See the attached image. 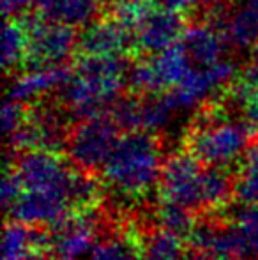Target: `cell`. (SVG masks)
<instances>
[{"instance_id": "6da1fadb", "label": "cell", "mask_w": 258, "mask_h": 260, "mask_svg": "<svg viewBox=\"0 0 258 260\" xmlns=\"http://www.w3.org/2000/svg\"><path fill=\"white\" fill-rule=\"evenodd\" d=\"M129 58L122 55L72 57V76L62 87V101L78 120L106 115L126 87Z\"/></svg>"}, {"instance_id": "7a4b0ae2", "label": "cell", "mask_w": 258, "mask_h": 260, "mask_svg": "<svg viewBox=\"0 0 258 260\" xmlns=\"http://www.w3.org/2000/svg\"><path fill=\"white\" fill-rule=\"evenodd\" d=\"M227 106L223 92L205 101L186 135V151L207 167L225 168L246 156L256 131L248 120L228 119Z\"/></svg>"}, {"instance_id": "3957f363", "label": "cell", "mask_w": 258, "mask_h": 260, "mask_svg": "<svg viewBox=\"0 0 258 260\" xmlns=\"http://www.w3.org/2000/svg\"><path fill=\"white\" fill-rule=\"evenodd\" d=\"M161 168V149L156 135L133 131L121 137L101 170L104 181L117 193L141 197L159 181Z\"/></svg>"}, {"instance_id": "277c9868", "label": "cell", "mask_w": 258, "mask_h": 260, "mask_svg": "<svg viewBox=\"0 0 258 260\" xmlns=\"http://www.w3.org/2000/svg\"><path fill=\"white\" fill-rule=\"evenodd\" d=\"M16 20H20L27 28L23 71L60 66L72 58L78 41V28L48 21L34 9L27 11Z\"/></svg>"}, {"instance_id": "5b68a950", "label": "cell", "mask_w": 258, "mask_h": 260, "mask_svg": "<svg viewBox=\"0 0 258 260\" xmlns=\"http://www.w3.org/2000/svg\"><path fill=\"white\" fill-rule=\"evenodd\" d=\"M119 131L121 129L117 124L108 115L78 120L67 142V152L72 165L90 174L103 168L121 140Z\"/></svg>"}, {"instance_id": "8992f818", "label": "cell", "mask_w": 258, "mask_h": 260, "mask_svg": "<svg viewBox=\"0 0 258 260\" xmlns=\"http://www.w3.org/2000/svg\"><path fill=\"white\" fill-rule=\"evenodd\" d=\"M203 170L205 165L188 151L166 157L159 175L161 200L190 211L203 209Z\"/></svg>"}, {"instance_id": "52a82bcc", "label": "cell", "mask_w": 258, "mask_h": 260, "mask_svg": "<svg viewBox=\"0 0 258 260\" xmlns=\"http://www.w3.org/2000/svg\"><path fill=\"white\" fill-rule=\"evenodd\" d=\"M235 76V66L230 62H217L207 68H191L179 85L165 92V100L173 112L203 105L214 92L223 90Z\"/></svg>"}, {"instance_id": "ba28073f", "label": "cell", "mask_w": 258, "mask_h": 260, "mask_svg": "<svg viewBox=\"0 0 258 260\" xmlns=\"http://www.w3.org/2000/svg\"><path fill=\"white\" fill-rule=\"evenodd\" d=\"M90 55H122L133 60L136 55V34L117 20L103 14L87 27L80 28L72 57Z\"/></svg>"}, {"instance_id": "9c48e42d", "label": "cell", "mask_w": 258, "mask_h": 260, "mask_svg": "<svg viewBox=\"0 0 258 260\" xmlns=\"http://www.w3.org/2000/svg\"><path fill=\"white\" fill-rule=\"evenodd\" d=\"M97 218L92 211L69 214L50 232V251L55 260H85L96 246Z\"/></svg>"}, {"instance_id": "30bf717a", "label": "cell", "mask_w": 258, "mask_h": 260, "mask_svg": "<svg viewBox=\"0 0 258 260\" xmlns=\"http://www.w3.org/2000/svg\"><path fill=\"white\" fill-rule=\"evenodd\" d=\"M190 27L191 18L186 14L170 13V11L154 7L136 30L134 58L152 57V55H158L163 50L170 48L175 43H180Z\"/></svg>"}, {"instance_id": "8fae6325", "label": "cell", "mask_w": 258, "mask_h": 260, "mask_svg": "<svg viewBox=\"0 0 258 260\" xmlns=\"http://www.w3.org/2000/svg\"><path fill=\"white\" fill-rule=\"evenodd\" d=\"M193 250L209 255L212 260H244L249 250L242 232L235 223L198 221L190 234Z\"/></svg>"}, {"instance_id": "7c38bea8", "label": "cell", "mask_w": 258, "mask_h": 260, "mask_svg": "<svg viewBox=\"0 0 258 260\" xmlns=\"http://www.w3.org/2000/svg\"><path fill=\"white\" fill-rule=\"evenodd\" d=\"M72 68L69 64L52 66V68L34 69V71H25L18 76L9 89V100L18 103H30L39 100L46 92L62 89L65 83L71 80Z\"/></svg>"}, {"instance_id": "4fadbf2b", "label": "cell", "mask_w": 258, "mask_h": 260, "mask_svg": "<svg viewBox=\"0 0 258 260\" xmlns=\"http://www.w3.org/2000/svg\"><path fill=\"white\" fill-rule=\"evenodd\" d=\"M32 9L48 21L83 28L103 16L104 0H41Z\"/></svg>"}, {"instance_id": "5bb4252c", "label": "cell", "mask_w": 258, "mask_h": 260, "mask_svg": "<svg viewBox=\"0 0 258 260\" xmlns=\"http://www.w3.org/2000/svg\"><path fill=\"white\" fill-rule=\"evenodd\" d=\"M45 250H50V232L14 219L6 225L2 260H34Z\"/></svg>"}, {"instance_id": "9a60e30c", "label": "cell", "mask_w": 258, "mask_h": 260, "mask_svg": "<svg viewBox=\"0 0 258 260\" xmlns=\"http://www.w3.org/2000/svg\"><path fill=\"white\" fill-rule=\"evenodd\" d=\"M180 43L198 68H207L221 62V57L227 50L225 46L228 45L223 32L207 21L191 23Z\"/></svg>"}, {"instance_id": "2e32d148", "label": "cell", "mask_w": 258, "mask_h": 260, "mask_svg": "<svg viewBox=\"0 0 258 260\" xmlns=\"http://www.w3.org/2000/svg\"><path fill=\"white\" fill-rule=\"evenodd\" d=\"M223 34L234 48H249L258 43V0H244L235 13H228Z\"/></svg>"}, {"instance_id": "e0dca14e", "label": "cell", "mask_w": 258, "mask_h": 260, "mask_svg": "<svg viewBox=\"0 0 258 260\" xmlns=\"http://www.w3.org/2000/svg\"><path fill=\"white\" fill-rule=\"evenodd\" d=\"M152 62L166 92L179 85L191 69V58L182 43H175L170 48L163 50L161 53L152 55Z\"/></svg>"}, {"instance_id": "ac0fdd59", "label": "cell", "mask_w": 258, "mask_h": 260, "mask_svg": "<svg viewBox=\"0 0 258 260\" xmlns=\"http://www.w3.org/2000/svg\"><path fill=\"white\" fill-rule=\"evenodd\" d=\"M25 52H27V28L16 18L6 20L2 38V66L6 75L23 69Z\"/></svg>"}, {"instance_id": "d6986e66", "label": "cell", "mask_w": 258, "mask_h": 260, "mask_svg": "<svg viewBox=\"0 0 258 260\" xmlns=\"http://www.w3.org/2000/svg\"><path fill=\"white\" fill-rule=\"evenodd\" d=\"M89 260H143L141 241L128 232L108 236L97 241Z\"/></svg>"}, {"instance_id": "ffe728a7", "label": "cell", "mask_w": 258, "mask_h": 260, "mask_svg": "<svg viewBox=\"0 0 258 260\" xmlns=\"http://www.w3.org/2000/svg\"><path fill=\"white\" fill-rule=\"evenodd\" d=\"M184 237L159 226L141 243L143 260H180L184 257Z\"/></svg>"}, {"instance_id": "44dd1931", "label": "cell", "mask_w": 258, "mask_h": 260, "mask_svg": "<svg viewBox=\"0 0 258 260\" xmlns=\"http://www.w3.org/2000/svg\"><path fill=\"white\" fill-rule=\"evenodd\" d=\"M234 195L246 206L258 204V145L246 152L239 177L235 179Z\"/></svg>"}, {"instance_id": "7402d4cb", "label": "cell", "mask_w": 258, "mask_h": 260, "mask_svg": "<svg viewBox=\"0 0 258 260\" xmlns=\"http://www.w3.org/2000/svg\"><path fill=\"white\" fill-rule=\"evenodd\" d=\"M191 212L193 211H190V209L163 200L159 204L158 211H156V218H158V223L161 229L170 230V232L177 234L180 237H190L191 230H193L196 223Z\"/></svg>"}, {"instance_id": "603a6c76", "label": "cell", "mask_w": 258, "mask_h": 260, "mask_svg": "<svg viewBox=\"0 0 258 260\" xmlns=\"http://www.w3.org/2000/svg\"><path fill=\"white\" fill-rule=\"evenodd\" d=\"M173 110L166 103L165 94L159 96H143L141 105V131L147 133H159L168 124Z\"/></svg>"}, {"instance_id": "cb8c5ba5", "label": "cell", "mask_w": 258, "mask_h": 260, "mask_svg": "<svg viewBox=\"0 0 258 260\" xmlns=\"http://www.w3.org/2000/svg\"><path fill=\"white\" fill-rule=\"evenodd\" d=\"M228 96L232 98L235 105L242 108L246 120L255 129H258V87L244 83L237 75L228 85Z\"/></svg>"}, {"instance_id": "d4e9b609", "label": "cell", "mask_w": 258, "mask_h": 260, "mask_svg": "<svg viewBox=\"0 0 258 260\" xmlns=\"http://www.w3.org/2000/svg\"><path fill=\"white\" fill-rule=\"evenodd\" d=\"M234 223L244 236L249 257L258 258V204H255V206L242 204L239 209H235Z\"/></svg>"}, {"instance_id": "484cf974", "label": "cell", "mask_w": 258, "mask_h": 260, "mask_svg": "<svg viewBox=\"0 0 258 260\" xmlns=\"http://www.w3.org/2000/svg\"><path fill=\"white\" fill-rule=\"evenodd\" d=\"M28 119V106L7 98L2 108V129L7 137L14 135Z\"/></svg>"}, {"instance_id": "4316f807", "label": "cell", "mask_w": 258, "mask_h": 260, "mask_svg": "<svg viewBox=\"0 0 258 260\" xmlns=\"http://www.w3.org/2000/svg\"><path fill=\"white\" fill-rule=\"evenodd\" d=\"M21 193H23V184H21L16 170L13 167L7 168L2 181V204L7 212L14 206V202L21 197Z\"/></svg>"}, {"instance_id": "83f0119b", "label": "cell", "mask_w": 258, "mask_h": 260, "mask_svg": "<svg viewBox=\"0 0 258 260\" xmlns=\"http://www.w3.org/2000/svg\"><path fill=\"white\" fill-rule=\"evenodd\" d=\"M198 4H200V0H154V6L158 7V9L186 14L191 20H193L196 11H198Z\"/></svg>"}, {"instance_id": "f1b7e54d", "label": "cell", "mask_w": 258, "mask_h": 260, "mask_svg": "<svg viewBox=\"0 0 258 260\" xmlns=\"http://www.w3.org/2000/svg\"><path fill=\"white\" fill-rule=\"evenodd\" d=\"M239 78L244 83H248V85L258 87V52L255 57L242 68V71L239 73Z\"/></svg>"}, {"instance_id": "f546056e", "label": "cell", "mask_w": 258, "mask_h": 260, "mask_svg": "<svg viewBox=\"0 0 258 260\" xmlns=\"http://www.w3.org/2000/svg\"><path fill=\"white\" fill-rule=\"evenodd\" d=\"M180 260H212L209 257V255H205V253H200V251H191V253H186Z\"/></svg>"}, {"instance_id": "4dcf8cb0", "label": "cell", "mask_w": 258, "mask_h": 260, "mask_svg": "<svg viewBox=\"0 0 258 260\" xmlns=\"http://www.w3.org/2000/svg\"><path fill=\"white\" fill-rule=\"evenodd\" d=\"M25 2H27L28 6H30V9H32V7H34V6H35V4H38V2H41V0H25Z\"/></svg>"}, {"instance_id": "1f68e13d", "label": "cell", "mask_w": 258, "mask_h": 260, "mask_svg": "<svg viewBox=\"0 0 258 260\" xmlns=\"http://www.w3.org/2000/svg\"><path fill=\"white\" fill-rule=\"evenodd\" d=\"M256 52H258V43H256Z\"/></svg>"}]
</instances>
